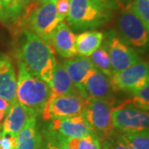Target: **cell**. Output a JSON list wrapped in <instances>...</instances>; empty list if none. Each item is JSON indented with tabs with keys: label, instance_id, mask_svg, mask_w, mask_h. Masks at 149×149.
<instances>
[{
	"label": "cell",
	"instance_id": "6da1fadb",
	"mask_svg": "<svg viewBox=\"0 0 149 149\" xmlns=\"http://www.w3.org/2000/svg\"><path fill=\"white\" fill-rule=\"evenodd\" d=\"M18 60L26 66L28 71L50 85L56 59L53 48L30 30H23Z\"/></svg>",
	"mask_w": 149,
	"mask_h": 149
},
{
	"label": "cell",
	"instance_id": "7a4b0ae2",
	"mask_svg": "<svg viewBox=\"0 0 149 149\" xmlns=\"http://www.w3.org/2000/svg\"><path fill=\"white\" fill-rule=\"evenodd\" d=\"M17 68V101L37 117L42 114L51 95V88L46 82L31 74L19 60Z\"/></svg>",
	"mask_w": 149,
	"mask_h": 149
},
{
	"label": "cell",
	"instance_id": "3957f363",
	"mask_svg": "<svg viewBox=\"0 0 149 149\" xmlns=\"http://www.w3.org/2000/svg\"><path fill=\"white\" fill-rule=\"evenodd\" d=\"M70 10L66 17L70 27L76 30L93 29L104 25L111 19L110 12L89 0H69Z\"/></svg>",
	"mask_w": 149,
	"mask_h": 149
},
{
	"label": "cell",
	"instance_id": "277c9868",
	"mask_svg": "<svg viewBox=\"0 0 149 149\" xmlns=\"http://www.w3.org/2000/svg\"><path fill=\"white\" fill-rule=\"evenodd\" d=\"M113 100H88L82 115L99 139H107L113 133Z\"/></svg>",
	"mask_w": 149,
	"mask_h": 149
},
{
	"label": "cell",
	"instance_id": "5b68a950",
	"mask_svg": "<svg viewBox=\"0 0 149 149\" xmlns=\"http://www.w3.org/2000/svg\"><path fill=\"white\" fill-rule=\"evenodd\" d=\"M117 26L121 39L128 45L139 49L148 47V29L128 4L120 12Z\"/></svg>",
	"mask_w": 149,
	"mask_h": 149
},
{
	"label": "cell",
	"instance_id": "8992f818",
	"mask_svg": "<svg viewBox=\"0 0 149 149\" xmlns=\"http://www.w3.org/2000/svg\"><path fill=\"white\" fill-rule=\"evenodd\" d=\"M56 1H49L38 6L30 14L27 25L32 32L51 45L54 32L61 22L56 8Z\"/></svg>",
	"mask_w": 149,
	"mask_h": 149
},
{
	"label": "cell",
	"instance_id": "52a82bcc",
	"mask_svg": "<svg viewBox=\"0 0 149 149\" xmlns=\"http://www.w3.org/2000/svg\"><path fill=\"white\" fill-rule=\"evenodd\" d=\"M113 128L123 133L148 129V110L133 106L128 101L112 109Z\"/></svg>",
	"mask_w": 149,
	"mask_h": 149
},
{
	"label": "cell",
	"instance_id": "ba28073f",
	"mask_svg": "<svg viewBox=\"0 0 149 149\" xmlns=\"http://www.w3.org/2000/svg\"><path fill=\"white\" fill-rule=\"evenodd\" d=\"M109 80L114 91H130L134 94L148 84V63L141 61L122 71L113 73Z\"/></svg>",
	"mask_w": 149,
	"mask_h": 149
},
{
	"label": "cell",
	"instance_id": "9c48e42d",
	"mask_svg": "<svg viewBox=\"0 0 149 149\" xmlns=\"http://www.w3.org/2000/svg\"><path fill=\"white\" fill-rule=\"evenodd\" d=\"M104 43L108 50L113 73L122 71L141 61L138 53L113 31L107 32Z\"/></svg>",
	"mask_w": 149,
	"mask_h": 149
},
{
	"label": "cell",
	"instance_id": "30bf717a",
	"mask_svg": "<svg viewBox=\"0 0 149 149\" xmlns=\"http://www.w3.org/2000/svg\"><path fill=\"white\" fill-rule=\"evenodd\" d=\"M87 102L88 100L80 93L58 96L47 102L42 115L45 120L79 115L82 113Z\"/></svg>",
	"mask_w": 149,
	"mask_h": 149
},
{
	"label": "cell",
	"instance_id": "8fae6325",
	"mask_svg": "<svg viewBox=\"0 0 149 149\" xmlns=\"http://www.w3.org/2000/svg\"><path fill=\"white\" fill-rule=\"evenodd\" d=\"M48 132L64 139H80L94 133L82 114L52 119Z\"/></svg>",
	"mask_w": 149,
	"mask_h": 149
},
{
	"label": "cell",
	"instance_id": "7c38bea8",
	"mask_svg": "<svg viewBox=\"0 0 149 149\" xmlns=\"http://www.w3.org/2000/svg\"><path fill=\"white\" fill-rule=\"evenodd\" d=\"M113 91L108 76L95 66L85 79L81 95L86 100H113Z\"/></svg>",
	"mask_w": 149,
	"mask_h": 149
},
{
	"label": "cell",
	"instance_id": "4fadbf2b",
	"mask_svg": "<svg viewBox=\"0 0 149 149\" xmlns=\"http://www.w3.org/2000/svg\"><path fill=\"white\" fill-rule=\"evenodd\" d=\"M74 88L82 95L84 84L90 71L95 67L91 60L83 56H75L66 59L62 63Z\"/></svg>",
	"mask_w": 149,
	"mask_h": 149
},
{
	"label": "cell",
	"instance_id": "5bb4252c",
	"mask_svg": "<svg viewBox=\"0 0 149 149\" xmlns=\"http://www.w3.org/2000/svg\"><path fill=\"white\" fill-rule=\"evenodd\" d=\"M17 77L12 60L6 55L0 56V98L12 104L16 100Z\"/></svg>",
	"mask_w": 149,
	"mask_h": 149
},
{
	"label": "cell",
	"instance_id": "9a60e30c",
	"mask_svg": "<svg viewBox=\"0 0 149 149\" xmlns=\"http://www.w3.org/2000/svg\"><path fill=\"white\" fill-rule=\"evenodd\" d=\"M51 44L55 51L63 58H72L77 56L75 35L65 22H60L54 32Z\"/></svg>",
	"mask_w": 149,
	"mask_h": 149
},
{
	"label": "cell",
	"instance_id": "2e32d148",
	"mask_svg": "<svg viewBox=\"0 0 149 149\" xmlns=\"http://www.w3.org/2000/svg\"><path fill=\"white\" fill-rule=\"evenodd\" d=\"M32 116L37 117L16 100L11 104L10 109L6 114L5 120L3 125V131L17 137L27 119Z\"/></svg>",
	"mask_w": 149,
	"mask_h": 149
},
{
	"label": "cell",
	"instance_id": "e0dca14e",
	"mask_svg": "<svg viewBox=\"0 0 149 149\" xmlns=\"http://www.w3.org/2000/svg\"><path fill=\"white\" fill-rule=\"evenodd\" d=\"M42 135L38 131L37 117H30L16 137L15 149H39L42 145Z\"/></svg>",
	"mask_w": 149,
	"mask_h": 149
},
{
	"label": "cell",
	"instance_id": "ac0fdd59",
	"mask_svg": "<svg viewBox=\"0 0 149 149\" xmlns=\"http://www.w3.org/2000/svg\"><path fill=\"white\" fill-rule=\"evenodd\" d=\"M49 86L51 88V95L48 100H52L58 96L74 95L79 93L74 88L63 65L58 62L55 67L52 80Z\"/></svg>",
	"mask_w": 149,
	"mask_h": 149
},
{
	"label": "cell",
	"instance_id": "d6986e66",
	"mask_svg": "<svg viewBox=\"0 0 149 149\" xmlns=\"http://www.w3.org/2000/svg\"><path fill=\"white\" fill-rule=\"evenodd\" d=\"M104 41V34L98 31H86L75 36V48L77 54L91 56Z\"/></svg>",
	"mask_w": 149,
	"mask_h": 149
},
{
	"label": "cell",
	"instance_id": "ffe728a7",
	"mask_svg": "<svg viewBox=\"0 0 149 149\" xmlns=\"http://www.w3.org/2000/svg\"><path fill=\"white\" fill-rule=\"evenodd\" d=\"M90 59L97 69L100 70L103 74H105L109 79L111 78L112 75L113 74V70L104 43L101 44V46L91 55Z\"/></svg>",
	"mask_w": 149,
	"mask_h": 149
},
{
	"label": "cell",
	"instance_id": "44dd1931",
	"mask_svg": "<svg viewBox=\"0 0 149 149\" xmlns=\"http://www.w3.org/2000/svg\"><path fill=\"white\" fill-rule=\"evenodd\" d=\"M63 142L70 149H101L100 139L95 133L80 139H63Z\"/></svg>",
	"mask_w": 149,
	"mask_h": 149
},
{
	"label": "cell",
	"instance_id": "7402d4cb",
	"mask_svg": "<svg viewBox=\"0 0 149 149\" xmlns=\"http://www.w3.org/2000/svg\"><path fill=\"white\" fill-rule=\"evenodd\" d=\"M121 139L133 149H149L148 129L124 133Z\"/></svg>",
	"mask_w": 149,
	"mask_h": 149
},
{
	"label": "cell",
	"instance_id": "603a6c76",
	"mask_svg": "<svg viewBox=\"0 0 149 149\" xmlns=\"http://www.w3.org/2000/svg\"><path fill=\"white\" fill-rule=\"evenodd\" d=\"M0 3L11 21L16 22L23 15L29 0H0Z\"/></svg>",
	"mask_w": 149,
	"mask_h": 149
},
{
	"label": "cell",
	"instance_id": "cb8c5ba5",
	"mask_svg": "<svg viewBox=\"0 0 149 149\" xmlns=\"http://www.w3.org/2000/svg\"><path fill=\"white\" fill-rule=\"evenodd\" d=\"M128 5L149 30V0H132Z\"/></svg>",
	"mask_w": 149,
	"mask_h": 149
},
{
	"label": "cell",
	"instance_id": "d4e9b609",
	"mask_svg": "<svg viewBox=\"0 0 149 149\" xmlns=\"http://www.w3.org/2000/svg\"><path fill=\"white\" fill-rule=\"evenodd\" d=\"M127 101L133 106L148 110L149 108V85H146L140 91L133 94V97Z\"/></svg>",
	"mask_w": 149,
	"mask_h": 149
},
{
	"label": "cell",
	"instance_id": "484cf974",
	"mask_svg": "<svg viewBox=\"0 0 149 149\" xmlns=\"http://www.w3.org/2000/svg\"><path fill=\"white\" fill-rule=\"evenodd\" d=\"M63 139L55 133L48 132L46 133V141L40 149H70L65 145Z\"/></svg>",
	"mask_w": 149,
	"mask_h": 149
},
{
	"label": "cell",
	"instance_id": "4316f807",
	"mask_svg": "<svg viewBox=\"0 0 149 149\" xmlns=\"http://www.w3.org/2000/svg\"><path fill=\"white\" fill-rule=\"evenodd\" d=\"M16 148V137L3 131L0 137V149Z\"/></svg>",
	"mask_w": 149,
	"mask_h": 149
},
{
	"label": "cell",
	"instance_id": "83f0119b",
	"mask_svg": "<svg viewBox=\"0 0 149 149\" xmlns=\"http://www.w3.org/2000/svg\"><path fill=\"white\" fill-rule=\"evenodd\" d=\"M56 8L59 17L61 21H63L68 15L70 10L69 0H56Z\"/></svg>",
	"mask_w": 149,
	"mask_h": 149
},
{
	"label": "cell",
	"instance_id": "f1b7e54d",
	"mask_svg": "<svg viewBox=\"0 0 149 149\" xmlns=\"http://www.w3.org/2000/svg\"><path fill=\"white\" fill-rule=\"evenodd\" d=\"M96 5L100 6L107 10H116L121 7L117 0H89Z\"/></svg>",
	"mask_w": 149,
	"mask_h": 149
},
{
	"label": "cell",
	"instance_id": "f546056e",
	"mask_svg": "<svg viewBox=\"0 0 149 149\" xmlns=\"http://www.w3.org/2000/svg\"><path fill=\"white\" fill-rule=\"evenodd\" d=\"M107 149H128L122 139H116L107 143Z\"/></svg>",
	"mask_w": 149,
	"mask_h": 149
},
{
	"label": "cell",
	"instance_id": "4dcf8cb0",
	"mask_svg": "<svg viewBox=\"0 0 149 149\" xmlns=\"http://www.w3.org/2000/svg\"><path fill=\"white\" fill-rule=\"evenodd\" d=\"M11 104L4 99L0 98V122L4 118L10 109Z\"/></svg>",
	"mask_w": 149,
	"mask_h": 149
},
{
	"label": "cell",
	"instance_id": "1f68e13d",
	"mask_svg": "<svg viewBox=\"0 0 149 149\" xmlns=\"http://www.w3.org/2000/svg\"><path fill=\"white\" fill-rule=\"evenodd\" d=\"M10 18L8 17V14L6 13L4 8H3V6L0 3V22H2L4 24H8L10 22Z\"/></svg>",
	"mask_w": 149,
	"mask_h": 149
},
{
	"label": "cell",
	"instance_id": "d6a6232c",
	"mask_svg": "<svg viewBox=\"0 0 149 149\" xmlns=\"http://www.w3.org/2000/svg\"><path fill=\"white\" fill-rule=\"evenodd\" d=\"M131 1L132 0H117V2L120 4L121 7H125L126 5H128Z\"/></svg>",
	"mask_w": 149,
	"mask_h": 149
},
{
	"label": "cell",
	"instance_id": "836d02e7",
	"mask_svg": "<svg viewBox=\"0 0 149 149\" xmlns=\"http://www.w3.org/2000/svg\"><path fill=\"white\" fill-rule=\"evenodd\" d=\"M40 3H47L49 1H56V0H38Z\"/></svg>",
	"mask_w": 149,
	"mask_h": 149
},
{
	"label": "cell",
	"instance_id": "e575fe53",
	"mask_svg": "<svg viewBox=\"0 0 149 149\" xmlns=\"http://www.w3.org/2000/svg\"><path fill=\"white\" fill-rule=\"evenodd\" d=\"M125 144H126V143H125ZM126 145H127V144H126ZM127 147H128V149H133V148H131V147H129V146H128V145H127Z\"/></svg>",
	"mask_w": 149,
	"mask_h": 149
},
{
	"label": "cell",
	"instance_id": "d590c367",
	"mask_svg": "<svg viewBox=\"0 0 149 149\" xmlns=\"http://www.w3.org/2000/svg\"><path fill=\"white\" fill-rule=\"evenodd\" d=\"M0 137H1V133H0Z\"/></svg>",
	"mask_w": 149,
	"mask_h": 149
},
{
	"label": "cell",
	"instance_id": "8d00e7d4",
	"mask_svg": "<svg viewBox=\"0 0 149 149\" xmlns=\"http://www.w3.org/2000/svg\"><path fill=\"white\" fill-rule=\"evenodd\" d=\"M32 1H33V0H32Z\"/></svg>",
	"mask_w": 149,
	"mask_h": 149
}]
</instances>
